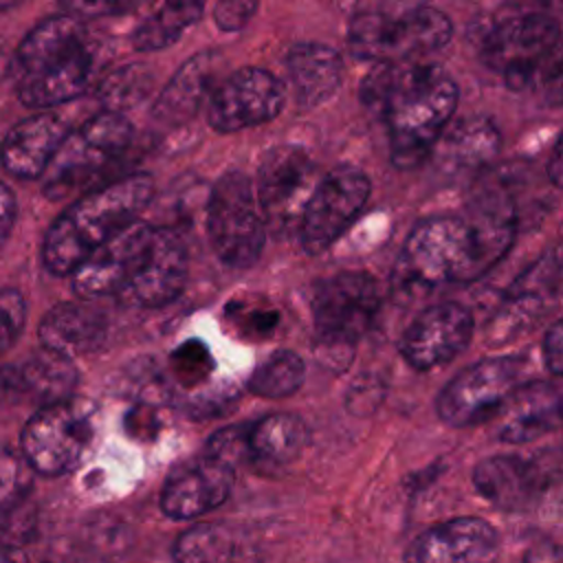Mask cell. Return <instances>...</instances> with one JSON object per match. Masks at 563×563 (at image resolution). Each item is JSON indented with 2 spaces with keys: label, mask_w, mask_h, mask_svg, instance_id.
Wrapping results in <instances>:
<instances>
[{
  "label": "cell",
  "mask_w": 563,
  "mask_h": 563,
  "mask_svg": "<svg viewBox=\"0 0 563 563\" xmlns=\"http://www.w3.org/2000/svg\"><path fill=\"white\" fill-rule=\"evenodd\" d=\"M512 194L486 183L466 213L422 218L407 235L394 266V295L420 299L451 284L488 273L512 246L517 233Z\"/></svg>",
  "instance_id": "cell-1"
},
{
  "label": "cell",
  "mask_w": 563,
  "mask_h": 563,
  "mask_svg": "<svg viewBox=\"0 0 563 563\" xmlns=\"http://www.w3.org/2000/svg\"><path fill=\"white\" fill-rule=\"evenodd\" d=\"M361 99L385 121L391 165L407 172L433 152L455 114L460 90L435 66L400 62L376 64L361 84Z\"/></svg>",
  "instance_id": "cell-2"
},
{
  "label": "cell",
  "mask_w": 563,
  "mask_h": 563,
  "mask_svg": "<svg viewBox=\"0 0 563 563\" xmlns=\"http://www.w3.org/2000/svg\"><path fill=\"white\" fill-rule=\"evenodd\" d=\"M154 196L150 174H128L79 196L48 227L42 244L44 266L53 275H70L99 244L139 220Z\"/></svg>",
  "instance_id": "cell-3"
},
{
  "label": "cell",
  "mask_w": 563,
  "mask_h": 563,
  "mask_svg": "<svg viewBox=\"0 0 563 563\" xmlns=\"http://www.w3.org/2000/svg\"><path fill=\"white\" fill-rule=\"evenodd\" d=\"M451 35L449 15L435 7L420 4L398 13L365 7L350 18L347 46L356 59L400 64L444 48Z\"/></svg>",
  "instance_id": "cell-4"
},
{
  "label": "cell",
  "mask_w": 563,
  "mask_h": 563,
  "mask_svg": "<svg viewBox=\"0 0 563 563\" xmlns=\"http://www.w3.org/2000/svg\"><path fill=\"white\" fill-rule=\"evenodd\" d=\"M319 358L336 369L352 358L354 345L374 325L380 290L372 275L358 271L321 279L310 295Z\"/></svg>",
  "instance_id": "cell-5"
},
{
  "label": "cell",
  "mask_w": 563,
  "mask_h": 563,
  "mask_svg": "<svg viewBox=\"0 0 563 563\" xmlns=\"http://www.w3.org/2000/svg\"><path fill=\"white\" fill-rule=\"evenodd\" d=\"M207 238L216 257L229 268H249L266 242V218L255 185L244 172L218 178L207 202Z\"/></svg>",
  "instance_id": "cell-6"
},
{
  "label": "cell",
  "mask_w": 563,
  "mask_h": 563,
  "mask_svg": "<svg viewBox=\"0 0 563 563\" xmlns=\"http://www.w3.org/2000/svg\"><path fill=\"white\" fill-rule=\"evenodd\" d=\"M132 123L123 112L101 110L62 141L55 158L44 172V194L64 198L108 169L130 145Z\"/></svg>",
  "instance_id": "cell-7"
},
{
  "label": "cell",
  "mask_w": 563,
  "mask_h": 563,
  "mask_svg": "<svg viewBox=\"0 0 563 563\" xmlns=\"http://www.w3.org/2000/svg\"><path fill=\"white\" fill-rule=\"evenodd\" d=\"M517 356H488L457 372L438 394V418L453 429H468L495 418L521 385Z\"/></svg>",
  "instance_id": "cell-8"
},
{
  "label": "cell",
  "mask_w": 563,
  "mask_h": 563,
  "mask_svg": "<svg viewBox=\"0 0 563 563\" xmlns=\"http://www.w3.org/2000/svg\"><path fill=\"white\" fill-rule=\"evenodd\" d=\"M561 44V26L545 13H526L497 22L479 46V59L508 86L523 88Z\"/></svg>",
  "instance_id": "cell-9"
},
{
  "label": "cell",
  "mask_w": 563,
  "mask_h": 563,
  "mask_svg": "<svg viewBox=\"0 0 563 563\" xmlns=\"http://www.w3.org/2000/svg\"><path fill=\"white\" fill-rule=\"evenodd\" d=\"M372 194L367 174L354 165H339L319 178L301 220V246L317 255L330 249L358 218Z\"/></svg>",
  "instance_id": "cell-10"
},
{
  "label": "cell",
  "mask_w": 563,
  "mask_h": 563,
  "mask_svg": "<svg viewBox=\"0 0 563 563\" xmlns=\"http://www.w3.org/2000/svg\"><path fill=\"white\" fill-rule=\"evenodd\" d=\"M90 442V416L70 400L40 407L22 431V455L40 475L57 477L70 471Z\"/></svg>",
  "instance_id": "cell-11"
},
{
  "label": "cell",
  "mask_w": 563,
  "mask_h": 563,
  "mask_svg": "<svg viewBox=\"0 0 563 563\" xmlns=\"http://www.w3.org/2000/svg\"><path fill=\"white\" fill-rule=\"evenodd\" d=\"M286 106L284 81L266 68L244 66L218 81L207 103V121L220 134L273 121Z\"/></svg>",
  "instance_id": "cell-12"
},
{
  "label": "cell",
  "mask_w": 563,
  "mask_h": 563,
  "mask_svg": "<svg viewBox=\"0 0 563 563\" xmlns=\"http://www.w3.org/2000/svg\"><path fill=\"white\" fill-rule=\"evenodd\" d=\"M317 169L303 147L275 145L271 147L257 167L255 194L271 227H288L290 220L303 213V207L314 189Z\"/></svg>",
  "instance_id": "cell-13"
},
{
  "label": "cell",
  "mask_w": 563,
  "mask_h": 563,
  "mask_svg": "<svg viewBox=\"0 0 563 563\" xmlns=\"http://www.w3.org/2000/svg\"><path fill=\"white\" fill-rule=\"evenodd\" d=\"M475 330L473 314L457 301L422 308L400 336L402 358L418 372L449 363L466 350Z\"/></svg>",
  "instance_id": "cell-14"
},
{
  "label": "cell",
  "mask_w": 563,
  "mask_h": 563,
  "mask_svg": "<svg viewBox=\"0 0 563 563\" xmlns=\"http://www.w3.org/2000/svg\"><path fill=\"white\" fill-rule=\"evenodd\" d=\"M563 286V253L548 251L534 260L506 290L493 319L488 321V339L506 341L532 328L552 303Z\"/></svg>",
  "instance_id": "cell-15"
},
{
  "label": "cell",
  "mask_w": 563,
  "mask_h": 563,
  "mask_svg": "<svg viewBox=\"0 0 563 563\" xmlns=\"http://www.w3.org/2000/svg\"><path fill=\"white\" fill-rule=\"evenodd\" d=\"M152 224L134 220L99 244L70 275L79 297L121 295L132 282L152 238Z\"/></svg>",
  "instance_id": "cell-16"
},
{
  "label": "cell",
  "mask_w": 563,
  "mask_h": 563,
  "mask_svg": "<svg viewBox=\"0 0 563 563\" xmlns=\"http://www.w3.org/2000/svg\"><path fill=\"white\" fill-rule=\"evenodd\" d=\"M235 464L205 451L172 468L161 490V508L172 519H196L216 510L231 493Z\"/></svg>",
  "instance_id": "cell-17"
},
{
  "label": "cell",
  "mask_w": 563,
  "mask_h": 563,
  "mask_svg": "<svg viewBox=\"0 0 563 563\" xmlns=\"http://www.w3.org/2000/svg\"><path fill=\"white\" fill-rule=\"evenodd\" d=\"M499 532L482 517H453L422 530L405 550V563H493Z\"/></svg>",
  "instance_id": "cell-18"
},
{
  "label": "cell",
  "mask_w": 563,
  "mask_h": 563,
  "mask_svg": "<svg viewBox=\"0 0 563 563\" xmlns=\"http://www.w3.org/2000/svg\"><path fill=\"white\" fill-rule=\"evenodd\" d=\"M185 279L187 249L180 235L167 227H154L145 255L119 297L139 308H161L180 295Z\"/></svg>",
  "instance_id": "cell-19"
},
{
  "label": "cell",
  "mask_w": 563,
  "mask_h": 563,
  "mask_svg": "<svg viewBox=\"0 0 563 563\" xmlns=\"http://www.w3.org/2000/svg\"><path fill=\"white\" fill-rule=\"evenodd\" d=\"M497 418V438L508 444L537 440L563 427V376L521 383Z\"/></svg>",
  "instance_id": "cell-20"
},
{
  "label": "cell",
  "mask_w": 563,
  "mask_h": 563,
  "mask_svg": "<svg viewBox=\"0 0 563 563\" xmlns=\"http://www.w3.org/2000/svg\"><path fill=\"white\" fill-rule=\"evenodd\" d=\"M68 123L51 110L35 112L15 123L0 143V165L13 178H40L55 158Z\"/></svg>",
  "instance_id": "cell-21"
},
{
  "label": "cell",
  "mask_w": 563,
  "mask_h": 563,
  "mask_svg": "<svg viewBox=\"0 0 563 563\" xmlns=\"http://www.w3.org/2000/svg\"><path fill=\"white\" fill-rule=\"evenodd\" d=\"M222 55L216 51H200L189 57L158 92L152 117L165 125H183L191 121L202 106L209 103L218 86V68Z\"/></svg>",
  "instance_id": "cell-22"
},
{
  "label": "cell",
  "mask_w": 563,
  "mask_h": 563,
  "mask_svg": "<svg viewBox=\"0 0 563 563\" xmlns=\"http://www.w3.org/2000/svg\"><path fill=\"white\" fill-rule=\"evenodd\" d=\"M475 490L495 508L521 510L537 501L543 477L519 455H490L473 468Z\"/></svg>",
  "instance_id": "cell-23"
},
{
  "label": "cell",
  "mask_w": 563,
  "mask_h": 563,
  "mask_svg": "<svg viewBox=\"0 0 563 563\" xmlns=\"http://www.w3.org/2000/svg\"><path fill=\"white\" fill-rule=\"evenodd\" d=\"M88 46L84 20L59 13L37 22L15 51L18 79L53 68Z\"/></svg>",
  "instance_id": "cell-24"
},
{
  "label": "cell",
  "mask_w": 563,
  "mask_h": 563,
  "mask_svg": "<svg viewBox=\"0 0 563 563\" xmlns=\"http://www.w3.org/2000/svg\"><path fill=\"white\" fill-rule=\"evenodd\" d=\"M286 70L297 103L314 108L328 101L343 79V59L321 42H297L286 53Z\"/></svg>",
  "instance_id": "cell-25"
},
{
  "label": "cell",
  "mask_w": 563,
  "mask_h": 563,
  "mask_svg": "<svg viewBox=\"0 0 563 563\" xmlns=\"http://www.w3.org/2000/svg\"><path fill=\"white\" fill-rule=\"evenodd\" d=\"M176 563H262L257 543L242 528L202 521L174 543Z\"/></svg>",
  "instance_id": "cell-26"
},
{
  "label": "cell",
  "mask_w": 563,
  "mask_h": 563,
  "mask_svg": "<svg viewBox=\"0 0 563 563\" xmlns=\"http://www.w3.org/2000/svg\"><path fill=\"white\" fill-rule=\"evenodd\" d=\"M95 53L90 44L66 62L18 79V99L29 108L48 110L84 95L92 81Z\"/></svg>",
  "instance_id": "cell-27"
},
{
  "label": "cell",
  "mask_w": 563,
  "mask_h": 563,
  "mask_svg": "<svg viewBox=\"0 0 563 563\" xmlns=\"http://www.w3.org/2000/svg\"><path fill=\"white\" fill-rule=\"evenodd\" d=\"M106 332V317L84 303H57L40 323L42 347L70 358L97 350L103 343Z\"/></svg>",
  "instance_id": "cell-28"
},
{
  "label": "cell",
  "mask_w": 563,
  "mask_h": 563,
  "mask_svg": "<svg viewBox=\"0 0 563 563\" xmlns=\"http://www.w3.org/2000/svg\"><path fill=\"white\" fill-rule=\"evenodd\" d=\"M310 440L306 422L295 413H268L249 429V462L284 466L295 462Z\"/></svg>",
  "instance_id": "cell-29"
},
{
  "label": "cell",
  "mask_w": 563,
  "mask_h": 563,
  "mask_svg": "<svg viewBox=\"0 0 563 563\" xmlns=\"http://www.w3.org/2000/svg\"><path fill=\"white\" fill-rule=\"evenodd\" d=\"M20 372L24 383V396L40 407L70 400L79 378L73 358L48 347L31 354L20 365Z\"/></svg>",
  "instance_id": "cell-30"
},
{
  "label": "cell",
  "mask_w": 563,
  "mask_h": 563,
  "mask_svg": "<svg viewBox=\"0 0 563 563\" xmlns=\"http://www.w3.org/2000/svg\"><path fill=\"white\" fill-rule=\"evenodd\" d=\"M205 11V0H163L132 33L136 51H161L172 46L189 31Z\"/></svg>",
  "instance_id": "cell-31"
},
{
  "label": "cell",
  "mask_w": 563,
  "mask_h": 563,
  "mask_svg": "<svg viewBox=\"0 0 563 563\" xmlns=\"http://www.w3.org/2000/svg\"><path fill=\"white\" fill-rule=\"evenodd\" d=\"M501 150V134L486 117H466L444 139V158L457 169H482Z\"/></svg>",
  "instance_id": "cell-32"
},
{
  "label": "cell",
  "mask_w": 563,
  "mask_h": 563,
  "mask_svg": "<svg viewBox=\"0 0 563 563\" xmlns=\"http://www.w3.org/2000/svg\"><path fill=\"white\" fill-rule=\"evenodd\" d=\"M306 376V365L299 354L279 350L268 356L249 378V389L262 398H286L295 394Z\"/></svg>",
  "instance_id": "cell-33"
},
{
  "label": "cell",
  "mask_w": 563,
  "mask_h": 563,
  "mask_svg": "<svg viewBox=\"0 0 563 563\" xmlns=\"http://www.w3.org/2000/svg\"><path fill=\"white\" fill-rule=\"evenodd\" d=\"M150 84H152V75L143 64H130V66L117 68L99 86L103 110H114L125 114V108H132L147 95Z\"/></svg>",
  "instance_id": "cell-34"
},
{
  "label": "cell",
  "mask_w": 563,
  "mask_h": 563,
  "mask_svg": "<svg viewBox=\"0 0 563 563\" xmlns=\"http://www.w3.org/2000/svg\"><path fill=\"white\" fill-rule=\"evenodd\" d=\"M31 464L11 449H0V515L13 510L31 488Z\"/></svg>",
  "instance_id": "cell-35"
},
{
  "label": "cell",
  "mask_w": 563,
  "mask_h": 563,
  "mask_svg": "<svg viewBox=\"0 0 563 563\" xmlns=\"http://www.w3.org/2000/svg\"><path fill=\"white\" fill-rule=\"evenodd\" d=\"M26 321V303L18 290H0V356L15 343Z\"/></svg>",
  "instance_id": "cell-36"
},
{
  "label": "cell",
  "mask_w": 563,
  "mask_h": 563,
  "mask_svg": "<svg viewBox=\"0 0 563 563\" xmlns=\"http://www.w3.org/2000/svg\"><path fill=\"white\" fill-rule=\"evenodd\" d=\"M172 367H174V374L178 376V380H183L185 385H194L198 383L202 376H207L209 367H211V358L205 350V345L191 341V343H185L176 354H174V361H172Z\"/></svg>",
  "instance_id": "cell-37"
},
{
  "label": "cell",
  "mask_w": 563,
  "mask_h": 563,
  "mask_svg": "<svg viewBox=\"0 0 563 563\" xmlns=\"http://www.w3.org/2000/svg\"><path fill=\"white\" fill-rule=\"evenodd\" d=\"M249 429L251 427H229L216 433L209 440L207 451L231 464L249 460Z\"/></svg>",
  "instance_id": "cell-38"
},
{
  "label": "cell",
  "mask_w": 563,
  "mask_h": 563,
  "mask_svg": "<svg viewBox=\"0 0 563 563\" xmlns=\"http://www.w3.org/2000/svg\"><path fill=\"white\" fill-rule=\"evenodd\" d=\"M143 0H59L66 13L79 18V20H95V18H106V15H119Z\"/></svg>",
  "instance_id": "cell-39"
},
{
  "label": "cell",
  "mask_w": 563,
  "mask_h": 563,
  "mask_svg": "<svg viewBox=\"0 0 563 563\" xmlns=\"http://www.w3.org/2000/svg\"><path fill=\"white\" fill-rule=\"evenodd\" d=\"M534 81L541 86V92L548 103L563 106V46L561 44L543 62Z\"/></svg>",
  "instance_id": "cell-40"
},
{
  "label": "cell",
  "mask_w": 563,
  "mask_h": 563,
  "mask_svg": "<svg viewBox=\"0 0 563 563\" xmlns=\"http://www.w3.org/2000/svg\"><path fill=\"white\" fill-rule=\"evenodd\" d=\"M255 11L257 0H218L213 7V18L222 31L235 33L251 22Z\"/></svg>",
  "instance_id": "cell-41"
},
{
  "label": "cell",
  "mask_w": 563,
  "mask_h": 563,
  "mask_svg": "<svg viewBox=\"0 0 563 563\" xmlns=\"http://www.w3.org/2000/svg\"><path fill=\"white\" fill-rule=\"evenodd\" d=\"M537 501H539V515L543 517V521L563 526V477L550 479V482L543 479Z\"/></svg>",
  "instance_id": "cell-42"
},
{
  "label": "cell",
  "mask_w": 563,
  "mask_h": 563,
  "mask_svg": "<svg viewBox=\"0 0 563 563\" xmlns=\"http://www.w3.org/2000/svg\"><path fill=\"white\" fill-rule=\"evenodd\" d=\"M543 361L552 376H563V317L556 319L543 336Z\"/></svg>",
  "instance_id": "cell-43"
},
{
  "label": "cell",
  "mask_w": 563,
  "mask_h": 563,
  "mask_svg": "<svg viewBox=\"0 0 563 563\" xmlns=\"http://www.w3.org/2000/svg\"><path fill=\"white\" fill-rule=\"evenodd\" d=\"M24 396V383L20 365H0V409L13 407Z\"/></svg>",
  "instance_id": "cell-44"
},
{
  "label": "cell",
  "mask_w": 563,
  "mask_h": 563,
  "mask_svg": "<svg viewBox=\"0 0 563 563\" xmlns=\"http://www.w3.org/2000/svg\"><path fill=\"white\" fill-rule=\"evenodd\" d=\"M521 563H563V545L554 541H539L526 550Z\"/></svg>",
  "instance_id": "cell-45"
},
{
  "label": "cell",
  "mask_w": 563,
  "mask_h": 563,
  "mask_svg": "<svg viewBox=\"0 0 563 563\" xmlns=\"http://www.w3.org/2000/svg\"><path fill=\"white\" fill-rule=\"evenodd\" d=\"M15 196L13 191L0 180V244L9 238L13 220H15Z\"/></svg>",
  "instance_id": "cell-46"
},
{
  "label": "cell",
  "mask_w": 563,
  "mask_h": 563,
  "mask_svg": "<svg viewBox=\"0 0 563 563\" xmlns=\"http://www.w3.org/2000/svg\"><path fill=\"white\" fill-rule=\"evenodd\" d=\"M548 180L563 189V132L559 136V141L554 143L552 147V154H550V161H548Z\"/></svg>",
  "instance_id": "cell-47"
},
{
  "label": "cell",
  "mask_w": 563,
  "mask_h": 563,
  "mask_svg": "<svg viewBox=\"0 0 563 563\" xmlns=\"http://www.w3.org/2000/svg\"><path fill=\"white\" fill-rule=\"evenodd\" d=\"M0 563H26V554L20 545L0 537Z\"/></svg>",
  "instance_id": "cell-48"
},
{
  "label": "cell",
  "mask_w": 563,
  "mask_h": 563,
  "mask_svg": "<svg viewBox=\"0 0 563 563\" xmlns=\"http://www.w3.org/2000/svg\"><path fill=\"white\" fill-rule=\"evenodd\" d=\"M22 2H26V0H0V11H9V9H15V7H20Z\"/></svg>",
  "instance_id": "cell-49"
}]
</instances>
